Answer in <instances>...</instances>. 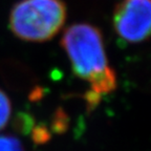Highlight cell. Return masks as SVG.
<instances>
[{
    "label": "cell",
    "mask_w": 151,
    "mask_h": 151,
    "mask_svg": "<svg viewBox=\"0 0 151 151\" xmlns=\"http://www.w3.org/2000/svg\"><path fill=\"white\" fill-rule=\"evenodd\" d=\"M61 46L75 76L88 84L85 99L88 109L94 108L102 98L113 92L118 86L116 73L109 64L102 32L86 22L75 23L64 31Z\"/></svg>",
    "instance_id": "cell-1"
},
{
    "label": "cell",
    "mask_w": 151,
    "mask_h": 151,
    "mask_svg": "<svg viewBox=\"0 0 151 151\" xmlns=\"http://www.w3.org/2000/svg\"><path fill=\"white\" fill-rule=\"evenodd\" d=\"M67 9L63 0H20L11 9L9 29L26 42H46L64 26Z\"/></svg>",
    "instance_id": "cell-2"
},
{
    "label": "cell",
    "mask_w": 151,
    "mask_h": 151,
    "mask_svg": "<svg viewBox=\"0 0 151 151\" xmlns=\"http://www.w3.org/2000/svg\"><path fill=\"white\" fill-rule=\"evenodd\" d=\"M114 32L128 43H141L150 36V0H121L112 15Z\"/></svg>",
    "instance_id": "cell-3"
},
{
    "label": "cell",
    "mask_w": 151,
    "mask_h": 151,
    "mask_svg": "<svg viewBox=\"0 0 151 151\" xmlns=\"http://www.w3.org/2000/svg\"><path fill=\"white\" fill-rule=\"evenodd\" d=\"M12 114V103L4 90L0 88V130H2Z\"/></svg>",
    "instance_id": "cell-4"
},
{
    "label": "cell",
    "mask_w": 151,
    "mask_h": 151,
    "mask_svg": "<svg viewBox=\"0 0 151 151\" xmlns=\"http://www.w3.org/2000/svg\"><path fill=\"white\" fill-rule=\"evenodd\" d=\"M0 151H24V148L14 135L0 134Z\"/></svg>",
    "instance_id": "cell-5"
},
{
    "label": "cell",
    "mask_w": 151,
    "mask_h": 151,
    "mask_svg": "<svg viewBox=\"0 0 151 151\" xmlns=\"http://www.w3.org/2000/svg\"><path fill=\"white\" fill-rule=\"evenodd\" d=\"M50 132L44 126H38L33 130V139L37 144H43L50 139Z\"/></svg>",
    "instance_id": "cell-6"
}]
</instances>
